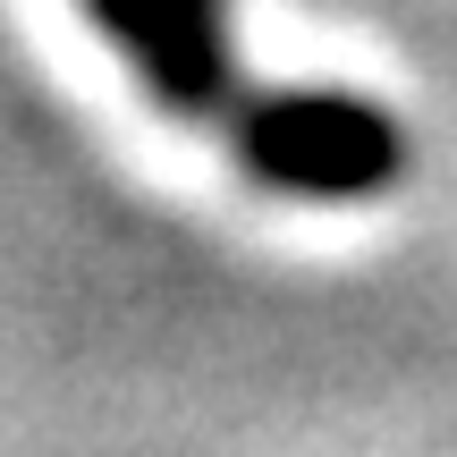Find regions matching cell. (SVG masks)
Returning a JSON list of instances; mask_svg holds the SVG:
<instances>
[{"instance_id":"cell-1","label":"cell","mask_w":457,"mask_h":457,"mask_svg":"<svg viewBox=\"0 0 457 457\" xmlns=\"http://www.w3.org/2000/svg\"><path fill=\"white\" fill-rule=\"evenodd\" d=\"M94 34L187 128H212L228 162L288 204H373L407 179L415 145L381 102L347 85H262L237 68L228 0H85Z\"/></svg>"}]
</instances>
